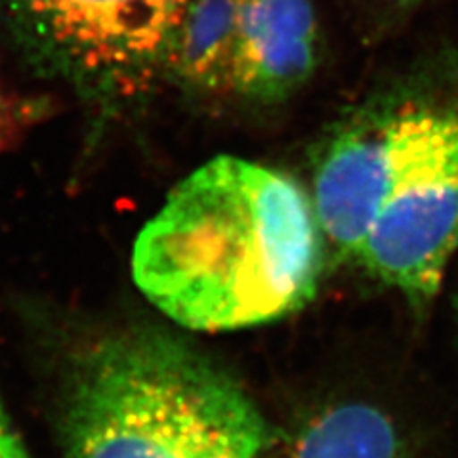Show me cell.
<instances>
[{
    "label": "cell",
    "instance_id": "obj_1",
    "mask_svg": "<svg viewBox=\"0 0 458 458\" xmlns=\"http://www.w3.org/2000/svg\"><path fill=\"white\" fill-rule=\"evenodd\" d=\"M323 235L311 199L277 170L222 155L182 180L132 250L140 293L203 333L284 318L318 286Z\"/></svg>",
    "mask_w": 458,
    "mask_h": 458
},
{
    "label": "cell",
    "instance_id": "obj_2",
    "mask_svg": "<svg viewBox=\"0 0 458 458\" xmlns=\"http://www.w3.org/2000/svg\"><path fill=\"white\" fill-rule=\"evenodd\" d=\"M67 458H254L260 411L220 369L157 335L113 340L84 365L65 424Z\"/></svg>",
    "mask_w": 458,
    "mask_h": 458
},
{
    "label": "cell",
    "instance_id": "obj_3",
    "mask_svg": "<svg viewBox=\"0 0 458 458\" xmlns=\"http://www.w3.org/2000/svg\"><path fill=\"white\" fill-rule=\"evenodd\" d=\"M407 96L397 170L355 262L422 306L458 252V47Z\"/></svg>",
    "mask_w": 458,
    "mask_h": 458
},
{
    "label": "cell",
    "instance_id": "obj_4",
    "mask_svg": "<svg viewBox=\"0 0 458 458\" xmlns=\"http://www.w3.org/2000/svg\"><path fill=\"white\" fill-rule=\"evenodd\" d=\"M190 0H0L25 60L94 104L151 92Z\"/></svg>",
    "mask_w": 458,
    "mask_h": 458
},
{
    "label": "cell",
    "instance_id": "obj_5",
    "mask_svg": "<svg viewBox=\"0 0 458 458\" xmlns=\"http://www.w3.org/2000/svg\"><path fill=\"white\" fill-rule=\"evenodd\" d=\"M401 92L328 138L313 165L311 203L325 241L355 260L397 168Z\"/></svg>",
    "mask_w": 458,
    "mask_h": 458
},
{
    "label": "cell",
    "instance_id": "obj_6",
    "mask_svg": "<svg viewBox=\"0 0 458 458\" xmlns=\"http://www.w3.org/2000/svg\"><path fill=\"white\" fill-rule=\"evenodd\" d=\"M311 0H241L233 89L260 104L291 98L318 67Z\"/></svg>",
    "mask_w": 458,
    "mask_h": 458
},
{
    "label": "cell",
    "instance_id": "obj_7",
    "mask_svg": "<svg viewBox=\"0 0 458 458\" xmlns=\"http://www.w3.org/2000/svg\"><path fill=\"white\" fill-rule=\"evenodd\" d=\"M241 0H190L170 42L166 79L183 89L232 92Z\"/></svg>",
    "mask_w": 458,
    "mask_h": 458
},
{
    "label": "cell",
    "instance_id": "obj_8",
    "mask_svg": "<svg viewBox=\"0 0 458 458\" xmlns=\"http://www.w3.org/2000/svg\"><path fill=\"white\" fill-rule=\"evenodd\" d=\"M296 458H407L394 424L369 405H342L315 420Z\"/></svg>",
    "mask_w": 458,
    "mask_h": 458
},
{
    "label": "cell",
    "instance_id": "obj_9",
    "mask_svg": "<svg viewBox=\"0 0 458 458\" xmlns=\"http://www.w3.org/2000/svg\"><path fill=\"white\" fill-rule=\"evenodd\" d=\"M35 106L25 104L0 81V151L12 146L16 138L25 131L29 123L33 121Z\"/></svg>",
    "mask_w": 458,
    "mask_h": 458
},
{
    "label": "cell",
    "instance_id": "obj_10",
    "mask_svg": "<svg viewBox=\"0 0 458 458\" xmlns=\"http://www.w3.org/2000/svg\"><path fill=\"white\" fill-rule=\"evenodd\" d=\"M0 458H29L23 441L4 409L3 399H0Z\"/></svg>",
    "mask_w": 458,
    "mask_h": 458
},
{
    "label": "cell",
    "instance_id": "obj_11",
    "mask_svg": "<svg viewBox=\"0 0 458 458\" xmlns=\"http://www.w3.org/2000/svg\"><path fill=\"white\" fill-rule=\"evenodd\" d=\"M388 3H397V4H412V3H419V0H388Z\"/></svg>",
    "mask_w": 458,
    "mask_h": 458
}]
</instances>
